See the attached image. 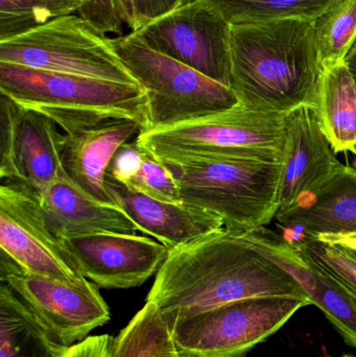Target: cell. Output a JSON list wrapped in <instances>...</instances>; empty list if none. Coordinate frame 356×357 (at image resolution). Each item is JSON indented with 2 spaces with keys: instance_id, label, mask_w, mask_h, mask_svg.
<instances>
[{
  "instance_id": "9c48e42d",
  "label": "cell",
  "mask_w": 356,
  "mask_h": 357,
  "mask_svg": "<svg viewBox=\"0 0 356 357\" xmlns=\"http://www.w3.org/2000/svg\"><path fill=\"white\" fill-rule=\"evenodd\" d=\"M0 279L19 296L50 335L66 347L85 341L91 331L111 320L110 308L98 285L86 277L75 282H63L29 274L1 252Z\"/></svg>"
},
{
  "instance_id": "6da1fadb",
  "label": "cell",
  "mask_w": 356,
  "mask_h": 357,
  "mask_svg": "<svg viewBox=\"0 0 356 357\" xmlns=\"http://www.w3.org/2000/svg\"><path fill=\"white\" fill-rule=\"evenodd\" d=\"M309 301L298 281L263 255L245 232L223 229L169 250L146 301L169 324L242 300Z\"/></svg>"
},
{
  "instance_id": "1f68e13d",
  "label": "cell",
  "mask_w": 356,
  "mask_h": 357,
  "mask_svg": "<svg viewBox=\"0 0 356 357\" xmlns=\"http://www.w3.org/2000/svg\"><path fill=\"white\" fill-rule=\"evenodd\" d=\"M316 237H322V238L326 239V241H332V243L341 245L343 249L346 250L356 259V232L348 233V234L320 235V236Z\"/></svg>"
},
{
  "instance_id": "4dcf8cb0",
  "label": "cell",
  "mask_w": 356,
  "mask_h": 357,
  "mask_svg": "<svg viewBox=\"0 0 356 357\" xmlns=\"http://www.w3.org/2000/svg\"><path fill=\"white\" fill-rule=\"evenodd\" d=\"M113 339L109 335H93L69 347L62 357H110Z\"/></svg>"
},
{
  "instance_id": "4fadbf2b",
  "label": "cell",
  "mask_w": 356,
  "mask_h": 357,
  "mask_svg": "<svg viewBox=\"0 0 356 357\" xmlns=\"http://www.w3.org/2000/svg\"><path fill=\"white\" fill-rule=\"evenodd\" d=\"M79 274L102 289L140 287L157 274L169 249L148 237L98 233L63 238Z\"/></svg>"
},
{
  "instance_id": "7c38bea8",
  "label": "cell",
  "mask_w": 356,
  "mask_h": 357,
  "mask_svg": "<svg viewBox=\"0 0 356 357\" xmlns=\"http://www.w3.org/2000/svg\"><path fill=\"white\" fill-rule=\"evenodd\" d=\"M0 247L29 274L63 282L83 277L48 225L38 199L6 182L0 185Z\"/></svg>"
},
{
  "instance_id": "44dd1931",
  "label": "cell",
  "mask_w": 356,
  "mask_h": 357,
  "mask_svg": "<svg viewBox=\"0 0 356 357\" xmlns=\"http://www.w3.org/2000/svg\"><path fill=\"white\" fill-rule=\"evenodd\" d=\"M59 343L6 283L0 284V357H62Z\"/></svg>"
},
{
  "instance_id": "5bb4252c",
  "label": "cell",
  "mask_w": 356,
  "mask_h": 357,
  "mask_svg": "<svg viewBox=\"0 0 356 357\" xmlns=\"http://www.w3.org/2000/svg\"><path fill=\"white\" fill-rule=\"evenodd\" d=\"M276 226L293 247L320 235L356 232V169L343 165L330 178L277 212Z\"/></svg>"
},
{
  "instance_id": "8d00e7d4",
  "label": "cell",
  "mask_w": 356,
  "mask_h": 357,
  "mask_svg": "<svg viewBox=\"0 0 356 357\" xmlns=\"http://www.w3.org/2000/svg\"><path fill=\"white\" fill-rule=\"evenodd\" d=\"M340 357H356V356H349V354H346V356H340Z\"/></svg>"
},
{
  "instance_id": "cb8c5ba5",
  "label": "cell",
  "mask_w": 356,
  "mask_h": 357,
  "mask_svg": "<svg viewBox=\"0 0 356 357\" xmlns=\"http://www.w3.org/2000/svg\"><path fill=\"white\" fill-rule=\"evenodd\" d=\"M322 68L345 62L356 42V0H341L314 22Z\"/></svg>"
},
{
  "instance_id": "277c9868",
  "label": "cell",
  "mask_w": 356,
  "mask_h": 357,
  "mask_svg": "<svg viewBox=\"0 0 356 357\" xmlns=\"http://www.w3.org/2000/svg\"><path fill=\"white\" fill-rule=\"evenodd\" d=\"M165 165L182 203L217 216L227 230L249 232L275 220L282 161L222 157Z\"/></svg>"
},
{
  "instance_id": "d6986e66",
  "label": "cell",
  "mask_w": 356,
  "mask_h": 357,
  "mask_svg": "<svg viewBox=\"0 0 356 357\" xmlns=\"http://www.w3.org/2000/svg\"><path fill=\"white\" fill-rule=\"evenodd\" d=\"M61 239L98 233L135 234L138 227L123 209L88 195L65 173L38 199Z\"/></svg>"
},
{
  "instance_id": "4316f807",
  "label": "cell",
  "mask_w": 356,
  "mask_h": 357,
  "mask_svg": "<svg viewBox=\"0 0 356 357\" xmlns=\"http://www.w3.org/2000/svg\"><path fill=\"white\" fill-rule=\"evenodd\" d=\"M339 281L356 301V259L341 245L314 237L296 245Z\"/></svg>"
},
{
  "instance_id": "ba28073f",
  "label": "cell",
  "mask_w": 356,
  "mask_h": 357,
  "mask_svg": "<svg viewBox=\"0 0 356 357\" xmlns=\"http://www.w3.org/2000/svg\"><path fill=\"white\" fill-rule=\"evenodd\" d=\"M311 302L295 298L242 300L176 321L171 335L180 354L194 357H247Z\"/></svg>"
},
{
  "instance_id": "836d02e7",
  "label": "cell",
  "mask_w": 356,
  "mask_h": 357,
  "mask_svg": "<svg viewBox=\"0 0 356 357\" xmlns=\"http://www.w3.org/2000/svg\"><path fill=\"white\" fill-rule=\"evenodd\" d=\"M345 62H346L347 66H348L349 70H350L351 75H353L356 84V42L353 50H350L348 56H347Z\"/></svg>"
},
{
  "instance_id": "3957f363",
  "label": "cell",
  "mask_w": 356,
  "mask_h": 357,
  "mask_svg": "<svg viewBox=\"0 0 356 357\" xmlns=\"http://www.w3.org/2000/svg\"><path fill=\"white\" fill-rule=\"evenodd\" d=\"M0 93L38 111L64 133L107 119H131L148 129V98L137 84L116 83L0 63Z\"/></svg>"
},
{
  "instance_id": "8992f818",
  "label": "cell",
  "mask_w": 356,
  "mask_h": 357,
  "mask_svg": "<svg viewBox=\"0 0 356 357\" xmlns=\"http://www.w3.org/2000/svg\"><path fill=\"white\" fill-rule=\"evenodd\" d=\"M123 66L148 98V129L169 127L240 105L229 86L148 47L135 33L111 38Z\"/></svg>"
},
{
  "instance_id": "52a82bcc",
  "label": "cell",
  "mask_w": 356,
  "mask_h": 357,
  "mask_svg": "<svg viewBox=\"0 0 356 357\" xmlns=\"http://www.w3.org/2000/svg\"><path fill=\"white\" fill-rule=\"evenodd\" d=\"M0 63L137 84L119 60L111 38L75 14L52 19L26 33L0 41Z\"/></svg>"
},
{
  "instance_id": "603a6c76",
  "label": "cell",
  "mask_w": 356,
  "mask_h": 357,
  "mask_svg": "<svg viewBox=\"0 0 356 357\" xmlns=\"http://www.w3.org/2000/svg\"><path fill=\"white\" fill-rule=\"evenodd\" d=\"M230 24L303 19L317 20L341 0H208Z\"/></svg>"
},
{
  "instance_id": "ffe728a7",
  "label": "cell",
  "mask_w": 356,
  "mask_h": 357,
  "mask_svg": "<svg viewBox=\"0 0 356 357\" xmlns=\"http://www.w3.org/2000/svg\"><path fill=\"white\" fill-rule=\"evenodd\" d=\"M314 107L334 152H351L356 146V84L346 62L323 68Z\"/></svg>"
},
{
  "instance_id": "484cf974",
  "label": "cell",
  "mask_w": 356,
  "mask_h": 357,
  "mask_svg": "<svg viewBox=\"0 0 356 357\" xmlns=\"http://www.w3.org/2000/svg\"><path fill=\"white\" fill-rule=\"evenodd\" d=\"M142 148L139 169L125 186L158 201L182 203L179 185L173 172L152 153Z\"/></svg>"
},
{
  "instance_id": "83f0119b",
  "label": "cell",
  "mask_w": 356,
  "mask_h": 357,
  "mask_svg": "<svg viewBox=\"0 0 356 357\" xmlns=\"http://www.w3.org/2000/svg\"><path fill=\"white\" fill-rule=\"evenodd\" d=\"M77 15L89 21L102 33L121 36L123 22L117 14L113 0H85Z\"/></svg>"
},
{
  "instance_id": "9a60e30c",
  "label": "cell",
  "mask_w": 356,
  "mask_h": 357,
  "mask_svg": "<svg viewBox=\"0 0 356 357\" xmlns=\"http://www.w3.org/2000/svg\"><path fill=\"white\" fill-rule=\"evenodd\" d=\"M259 252L290 273L319 307L347 345L356 349V301L346 289L302 250L281 235L263 228L245 232Z\"/></svg>"
},
{
  "instance_id": "e0dca14e",
  "label": "cell",
  "mask_w": 356,
  "mask_h": 357,
  "mask_svg": "<svg viewBox=\"0 0 356 357\" xmlns=\"http://www.w3.org/2000/svg\"><path fill=\"white\" fill-rule=\"evenodd\" d=\"M107 187L113 203L135 222L138 230L155 237L169 250L225 229L213 214L184 203H169L136 192L108 176Z\"/></svg>"
},
{
  "instance_id": "d6a6232c",
  "label": "cell",
  "mask_w": 356,
  "mask_h": 357,
  "mask_svg": "<svg viewBox=\"0 0 356 357\" xmlns=\"http://www.w3.org/2000/svg\"><path fill=\"white\" fill-rule=\"evenodd\" d=\"M117 14L123 23L127 25L130 29H133L134 26V3L133 0H113Z\"/></svg>"
},
{
  "instance_id": "d590c367",
  "label": "cell",
  "mask_w": 356,
  "mask_h": 357,
  "mask_svg": "<svg viewBox=\"0 0 356 357\" xmlns=\"http://www.w3.org/2000/svg\"><path fill=\"white\" fill-rule=\"evenodd\" d=\"M180 357H194V356H185V354H181Z\"/></svg>"
},
{
  "instance_id": "2e32d148",
  "label": "cell",
  "mask_w": 356,
  "mask_h": 357,
  "mask_svg": "<svg viewBox=\"0 0 356 357\" xmlns=\"http://www.w3.org/2000/svg\"><path fill=\"white\" fill-rule=\"evenodd\" d=\"M342 165L322 131L315 107L304 105L291 111L286 117L278 212L292 206Z\"/></svg>"
},
{
  "instance_id": "7a4b0ae2",
  "label": "cell",
  "mask_w": 356,
  "mask_h": 357,
  "mask_svg": "<svg viewBox=\"0 0 356 357\" xmlns=\"http://www.w3.org/2000/svg\"><path fill=\"white\" fill-rule=\"evenodd\" d=\"M314 22L231 24L230 88L242 106L278 114L314 106L323 70Z\"/></svg>"
},
{
  "instance_id": "ac0fdd59",
  "label": "cell",
  "mask_w": 356,
  "mask_h": 357,
  "mask_svg": "<svg viewBox=\"0 0 356 357\" xmlns=\"http://www.w3.org/2000/svg\"><path fill=\"white\" fill-rule=\"evenodd\" d=\"M142 127L131 119H107L98 125L64 133L62 163L65 173L84 191L113 203L107 187L109 167L118 149L139 135Z\"/></svg>"
},
{
  "instance_id": "f546056e",
  "label": "cell",
  "mask_w": 356,
  "mask_h": 357,
  "mask_svg": "<svg viewBox=\"0 0 356 357\" xmlns=\"http://www.w3.org/2000/svg\"><path fill=\"white\" fill-rule=\"evenodd\" d=\"M192 1L194 0H133L134 26L132 31H139L163 15Z\"/></svg>"
},
{
  "instance_id": "8fae6325",
  "label": "cell",
  "mask_w": 356,
  "mask_h": 357,
  "mask_svg": "<svg viewBox=\"0 0 356 357\" xmlns=\"http://www.w3.org/2000/svg\"><path fill=\"white\" fill-rule=\"evenodd\" d=\"M59 126L38 111L25 108L1 93L0 178L29 191L36 199L65 171Z\"/></svg>"
},
{
  "instance_id": "e575fe53",
  "label": "cell",
  "mask_w": 356,
  "mask_h": 357,
  "mask_svg": "<svg viewBox=\"0 0 356 357\" xmlns=\"http://www.w3.org/2000/svg\"><path fill=\"white\" fill-rule=\"evenodd\" d=\"M350 153H353V154L355 155V169H356V146H355V148L353 149V150H351Z\"/></svg>"
},
{
  "instance_id": "7402d4cb",
  "label": "cell",
  "mask_w": 356,
  "mask_h": 357,
  "mask_svg": "<svg viewBox=\"0 0 356 357\" xmlns=\"http://www.w3.org/2000/svg\"><path fill=\"white\" fill-rule=\"evenodd\" d=\"M171 327L161 312L146 302L113 339L110 357H180Z\"/></svg>"
},
{
  "instance_id": "30bf717a",
  "label": "cell",
  "mask_w": 356,
  "mask_h": 357,
  "mask_svg": "<svg viewBox=\"0 0 356 357\" xmlns=\"http://www.w3.org/2000/svg\"><path fill=\"white\" fill-rule=\"evenodd\" d=\"M132 33L152 50L230 87L231 24L208 0H194Z\"/></svg>"
},
{
  "instance_id": "f1b7e54d",
  "label": "cell",
  "mask_w": 356,
  "mask_h": 357,
  "mask_svg": "<svg viewBox=\"0 0 356 357\" xmlns=\"http://www.w3.org/2000/svg\"><path fill=\"white\" fill-rule=\"evenodd\" d=\"M141 158L142 148L137 140L123 144L111 162L108 176L121 184H129L139 169Z\"/></svg>"
},
{
  "instance_id": "d4e9b609",
  "label": "cell",
  "mask_w": 356,
  "mask_h": 357,
  "mask_svg": "<svg viewBox=\"0 0 356 357\" xmlns=\"http://www.w3.org/2000/svg\"><path fill=\"white\" fill-rule=\"evenodd\" d=\"M85 0H0V41L79 12Z\"/></svg>"
},
{
  "instance_id": "5b68a950",
  "label": "cell",
  "mask_w": 356,
  "mask_h": 357,
  "mask_svg": "<svg viewBox=\"0 0 356 357\" xmlns=\"http://www.w3.org/2000/svg\"><path fill=\"white\" fill-rule=\"evenodd\" d=\"M286 117L240 104L194 121L144 130L136 140L165 163L222 157L282 161Z\"/></svg>"
}]
</instances>
